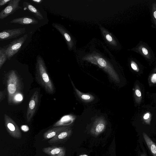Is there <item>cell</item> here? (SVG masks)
I'll return each mask as SVG.
<instances>
[{"mask_svg":"<svg viewBox=\"0 0 156 156\" xmlns=\"http://www.w3.org/2000/svg\"><path fill=\"white\" fill-rule=\"evenodd\" d=\"M6 84L8 95V102L10 105H16L15 98L19 95H23V85L15 70H11L6 75Z\"/></svg>","mask_w":156,"mask_h":156,"instance_id":"1","label":"cell"},{"mask_svg":"<svg viewBox=\"0 0 156 156\" xmlns=\"http://www.w3.org/2000/svg\"><path fill=\"white\" fill-rule=\"evenodd\" d=\"M35 77L37 82L47 93L51 94L55 93V86L49 76L44 60L40 55L36 58Z\"/></svg>","mask_w":156,"mask_h":156,"instance_id":"2","label":"cell"},{"mask_svg":"<svg viewBox=\"0 0 156 156\" xmlns=\"http://www.w3.org/2000/svg\"><path fill=\"white\" fill-rule=\"evenodd\" d=\"M27 34H25L23 36L16 39L6 47V51L9 60L15 55L20 49L21 47L27 37Z\"/></svg>","mask_w":156,"mask_h":156,"instance_id":"3","label":"cell"},{"mask_svg":"<svg viewBox=\"0 0 156 156\" xmlns=\"http://www.w3.org/2000/svg\"><path fill=\"white\" fill-rule=\"evenodd\" d=\"M5 125L7 131L12 137L17 139L22 137V134L20 129L15 122L8 115H4Z\"/></svg>","mask_w":156,"mask_h":156,"instance_id":"4","label":"cell"},{"mask_svg":"<svg viewBox=\"0 0 156 156\" xmlns=\"http://www.w3.org/2000/svg\"><path fill=\"white\" fill-rule=\"evenodd\" d=\"M39 100V92L36 91L30 98L28 103L26 113L27 122H30L35 115L38 107Z\"/></svg>","mask_w":156,"mask_h":156,"instance_id":"5","label":"cell"},{"mask_svg":"<svg viewBox=\"0 0 156 156\" xmlns=\"http://www.w3.org/2000/svg\"><path fill=\"white\" fill-rule=\"evenodd\" d=\"M133 50L149 61H152L154 58V55L151 49L147 44L142 42L140 41Z\"/></svg>","mask_w":156,"mask_h":156,"instance_id":"6","label":"cell"},{"mask_svg":"<svg viewBox=\"0 0 156 156\" xmlns=\"http://www.w3.org/2000/svg\"><path fill=\"white\" fill-rule=\"evenodd\" d=\"M20 0H11L7 6L0 12V19L3 20L12 14L22 7L20 5Z\"/></svg>","mask_w":156,"mask_h":156,"instance_id":"7","label":"cell"},{"mask_svg":"<svg viewBox=\"0 0 156 156\" xmlns=\"http://www.w3.org/2000/svg\"><path fill=\"white\" fill-rule=\"evenodd\" d=\"M26 31V28H24L4 30L0 33V41L16 38L24 34Z\"/></svg>","mask_w":156,"mask_h":156,"instance_id":"8","label":"cell"},{"mask_svg":"<svg viewBox=\"0 0 156 156\" xmlns=\"http://www.w3.org/2000/svg\"><path fill=\"white\" fill-rule=\"evenodd\" d=\"M139 134L140 139L145 144L151 155L156 156V141L144 132L139 133Z\"/></svg>","mask_w":156,"mask_h":156,"instance_id":"9","label":"cell"},{"mask_svg":"<svg viewBox=\"0 0 156 156\" xmlns=\"http://www.w3.org/2000/svg\"><path fill=\"white\" fill-rule=\"evenodd\" d=\"M42 151L49 156H65V150L62 147L52 146L43 148Z\"/></svg>","mask_w":156,"mask_h":156,"instance_id":"10","label":"cell"},{"mask_svg":"<svg viewBox=\"0 0 156 156\" xmlns=\"http://www.w3.org/2000/svg\"><path fill=\"white\" fill-rule=\"evenodd\" d=\"M10 23L23 25H29L36 24L38 23V22L34 18L27 16L14 19Z\"/></svg>","mask_w":156,"mask_h":156,"instance_id":"11","label":"cell"},{"mask_svg":"<svg viewBox=\"0 0 156 156\" xmlns=\"http://www.w3.org/2000/svg\"><path fill=\"white\" fill-rule=\"evenodd\" d=\"M69 128V127L66 126L55 127L50 129L44 133L43 135V137L46 140L51 139L61 132Z\"/></svg>","mask_w":156,"mask_h":156,"instance_id":"12","label":"cell"},{"mask_svg":"<svg viewBox=\"0 0 156 156\" xmlns=\"http://www.w3.org/2000/svg\"><path fill=\"white\" fill-rule=\"evenodd\" d=\"M71 132V130L69 128L64 130L50 139L48 141V143L50 145L57 144L68 137L70 134Z\"/></svg>","mask_w":156,"mask_h":156,"instance_id":"13","label":"cell"},{"mask_svg":"<svg viewBox=\"0 0 156 156\" xmlns=\"http://www.w3.org/2000/svg\"><path fill=\"white\" fill-rule=\"evenodd\" d=\"M106 124V122L105 119L102 117H100L95 119L92 130L97 134L101 133L105 128Z\"/></svg>","mask_w":156,"mask_h":156,"instance_id":"14","label":"cell"},{"mask_svg":"<svg viewBox=\"0 0 156 156\" xmlns=\"http://www.w3.org/2000/svg\"><path fill=\"white\" fill-rule=\"evenodd\" d=\"M23 6L24 9L28 10L39 20H41L44 19L40 10L29 2H24L23 3Z\"/></svg>","mask_w":156,"mask_h":156,"instance_id":"15","label":"cell"},{"mask_svg":"<svg viewBox=\"0 0 156 156\" xmlns=\"http://www.w3.org/2000/svg\"><path fill=\"white\" fill-rule=\"evenodd\" d=\"M75 119V117L73 115L69 114L64 115L53 125L54 127L64 126L72 122Z\"/></svg>","mask_w":156,"mask_h":156,"instance_id":"16","label":"cell"},{"mask_svg":"<svg viewBox=\"0 0 156 156\" xmlns=\"http://www.w3.org/2000/svg\"><path fill=\"white\" fill-rule=\"evenodd\" d=\"M70 79L76 94L81 100L85 102H89L92 101L94 100V97L92 95L90 94L83 93L78 90L75 87L73 83L70 78Z\"/></svg>","mask_w":156,"mask_h":156,"instance_id":"17","label":"cell"},{"mask_svg":"<svg viewBox=\"0 0 156 156\" xmlns=\"http://www.w3.org/2000/svg\"><path fill=\"white\" fill-rule=\"evenodd\" d=\"M150 8L152 22L156 29V0L151 2Z\"/></svg>","mask_w":156,"mask_h":156,"instance_id":"18","label":"cell"},{"mask_svg":"<svg viewBox=\"0 0 156 156\" xmlns=\"http://www.w3.org/2000/svg\"><path fill=\"white\" fill-rule=\"evenodd\" d=\"M8 59L6 51V47L0 48V69H1Z\"/></svg>","mask_w":156,"mask_h":156,"instance_id":"19","label":"cell"},{"mask_svg":"<svg viewBox=\"0 0 156 156\" xmlns=\"http://www.w3.org/2000/svg\"><path fill=\"white\" fill-rule=\"evenodd\" d=\"M134 95L136 103L139 104L141 101L142 97L140 89L137 85H136L134 89Z\"/></svg>","mask_w":156,"mask_h":156,"instance_id":"20","label":"cell"},{"mask_svg":"<svg viewBox=\"0 0 156 156\" xmlns=\"http://www.w3.org/2000/svg\"><path fill=\"white\" fill-rule=\"evenodd\" d=\"M139 142L142 151L139 148L138 149L137 151L138 156H147L144 147H143V142L140 139Z\"/></svg>","mask_w":156,"mask_h":156,"instance_id":"21","label":"cell"},{"mask_svg":"<svg viewBox=\"0 0 156 156\" xmlns=\"http://www.w3.org/2000/svg\"><path fill=\"white\" fill-rule=\"evenodd\" d=\"M131 66L132 68L135 71L138 72L139 71V68L136 63L133 61L131 62Z\"/></svg>","mask_w":156,"mask_h":156,"instance_id":"22","label":"cell"},{"mask_svg":"<svg viewBox=\"0 0 156 156\" xmlns=\"http://www.w3.org/2000/svg\"><path fill=\"white\" fill-rule=\"evenodd\" d=\"M6 92H7V89H5L3 90H0V102H1L5 98Z\"/></svg>","mask_w":156,"mask_h":156,"instance_id":"23","label":"cell"},{"mask_svg":"<svg viewBox=\"0 0 156 156\" xmlns=\"http://www.w3.org/2000/svg\"><path fill=\"white\" fill-rule=\"evenodd\" d=\"M11 0H0V6L5 5L8 2H9Z\"/></svg>","mask_w":156,"mask_h":156,"instance_id":"24","label":"cell"},{"mask_svg":"<svg viewBox=\"0 0 156 156\" xmlns=\"http://www.w3.org/2000/svg\"><path fill=\"white\" fill-rule=\"evenodd\" d=\"M21 130L24 132H27L29 130L28 127L27 126L25 125L22 126L21 127Z\"/></svg>","mask_w":156,"mask_h":156,"instance_id":"25","label":"cell"},{"mask_svg":"<svg viewBox=\"0 0 156 156\" xmlns=\"http://www.w3.org/2000/svg\"><path fill=\"white\" fill-rule=\"evenodd\" d=\"M151 82L154 83H156V73L153 74L151 77Z\"/></svg>","mask_w":156,"mask_h":156,"instance_id":"26","label":"cell"},{"mask_svg":"<svg viewBox=\"0 0 156 156\" xmlns=\"http://www.w3.org/2000/svg\"><path fill=\"white\" fill-rule=\"evenodd\" d=\"M149 114L148 113H147L145 114L144 117V120H145V122L147 123V120H148L149 118Z\"/></svg>","mask_w":156,"mask_h":156,"instance_id":"27","label":"cell"},{"mask_svg":"<svg viewBox=\"0 0 156 156\" xmlns=\"http://www.w3.org/2000/svg\"><path fill=\"white\" fill-rule=\"evenodd\" d=\"M31 1L37 4H41L43 1V0H31Z\"/></svg>","mask_w":156,"mask_h":156,"instance_id":"28","label":"cell"},{"mask_svg":"<svg viewBox=\"0 0 156 156\" xmlns=\"http://www.w3.org/2000/svg\"><path fill=\"white\" fill-rule=\"evenodd\" d=\"M106 37L107 40L109 41H111L112 40V37L109 34H107L106 36Z\"/></svg>","mask_w":156,"mask_h":156,"instance_id":"29","label":"cell"},{"mask_svg":"<svg viewBox=\"0 0 156 156\" xmlns=\"http://www.w3.org/2000/svg\"><path fill=\"white\" fill-rule=\"evenodd\" d=\"M153 72H156V67L154 68V69L153 70Z\"/></svg>","mask_w":156,"mask_h":156,"instance_id":"30","label":"cell"},{"mask_svg":"<svg viewBox=\"0 0 156 156\" xmlns=\"http://www.w3.org/2000/svg\"><path fill=\"white\" fill-rule=\"evenodd\" d=\"M79 156H88L86 154H83V155H80Z\"/></svg>","mask_w":156,"mask_h":156,"instance_id":"31","label":"cell"}]
</instances>
